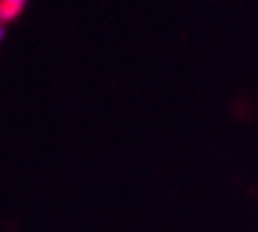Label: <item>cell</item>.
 Instances as JSON below:
<instances>
[{"mask_svg": "<svg viewBox=\"0 0 258 232\" xmlns=\"http://www.w3.org/2000/svg\"><path fill=\"white\" fill-rule=\"evenodd\" d=\"M29 0H3V15H10V17H17L26 8Z\"/></svg>", "mask_w": 258, "mask_h": 232, "instance_id": "1", "label": "cell"}, {"mask_svg": "<svg viewBox=\"0 0 258 232\" xmlns=\"http://www.w3.org/2000/svg\"><path fill=\"white\" fill-rule=\"evenodd\" d=\"M5 36H8V26L0 22V45H3V40H5Z\"/></svg>", "mask_w": 258, "mask_h": 232, "instance_id": "2", "label": "cell"}]
</instances>
